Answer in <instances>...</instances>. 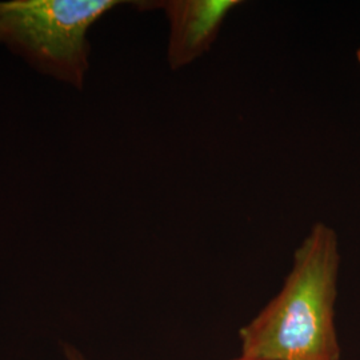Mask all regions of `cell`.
Segmentation results:
<instances>
[{
	"label": "cell",
	"instance_id": "6da1fadb",
	"mask_svg": "<svg viewBox=\"0 0 360 360\" xmlns=\"http://www.w3.org/2000/svg\"><path fill=\"white\" fill-rule=\"evenodd\" d=\"M340 252L338 235L315 223L279 294L239 331L242 355L266 360H339L335 303Z\"/></svg>",
	"mask_w": 360,
	"mask_h": 360
},
{
	"label": "cell",
	"instance_id": "7a4b0ae2",
	"mask_svg": "<svg viewBox=\"0 0 360 360\" xmlns=\"http://www.w3.org/2000/svg\"><path fill=\"white\" fill-rule=\"evenodd\" d=\"M123 1H0V46L34 70L82 90L90 70L89 31Z\"/></svg>",
	"mask_w": 360,
	"mask_h": 360
},
{
	"label": "cell",
	"instance_id": "3957f363",
	"mask_svg": "<svg viewBox=\"0 0 360 360\" xmlns=\"http://www.w3.org/2000/svg\"><path fill=\"white\" fill-rule=\"evenodd\" d=\"M239 0L136 1L139 10H162L169 23L167 60L176 71L210 51L227 15Z\"/></svg>",
	"mask_w": 360,
	"mask_h": 360
},
{
	"label": "cell",
	"instance_id": "277c9868",
	"mask_svg": "<svg viewBox=\"0 0 360 360\" xmlns=\"http://www.w3.org/2000/svg\"><path fill=\"white\" fill-rule=\"evenodd\" d=\"M65 356L67 360H87L74 347H65Z\"/></svg>",
	"mask_w": 360,
	"mask_h": 360
},
{
	"label": "cell",
	"instance_id": "5b68a950",
	"mask_svg": "<svg viewBox=\"0 0 360 360\" xmlns=\"http://www.w3.org/2000/svg\"><path fill=\"white\" fill-rule=\"evenodd\" d=\"M232 360H266V359H259V358H250V356H240V358H238V359H232Z\"/></svg>",
	"mask_w": 360,
	"mask_h": 360
},
{
	"label": "cell",
	"instance_id": "8992f818",
	"mask_svg": "<svg viewBox=\"0 0 360 360\" xmlns=\"http://www.w3.org/2000/svg\"><path fill=\"white\" fill-rule=\"evenodd\" d=\"M356 59H358V62H359V65H360V47H359V50H358V51H356Z\"/></svg>",
	"mask_w": 360,
	"mask_h": 360
}]
</instances>
